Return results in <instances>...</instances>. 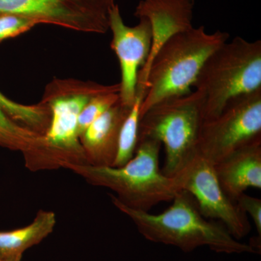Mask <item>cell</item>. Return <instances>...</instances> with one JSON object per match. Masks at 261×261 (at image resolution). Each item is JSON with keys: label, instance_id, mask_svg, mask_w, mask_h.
<instances>
[{"label": "cell", "instance_id": "obj_19", "mask_svg": "<svg viewBox=\"0 0 261 261\" xmlns=\"http://www.w3.org/2000/svg\"><path fill=\"white\" fill-rule=\"evenodd\" d=\"M36 25L35 20L20 15H0V42L28 32Z\"/></svg>", "mask_w": 261, "mask_h": 261}, {"label": "cell", "instance_id": "obj_14", "mask_svg": "<svg viewBox=\"0 0 261 261\" xmlns=\"http://www.w3.org/2000/svg\"><path fill=\"white\" fill-rule=\"evenodd\" d=\"M56 215L41 209L32 223L11 231H0V258L23 257L24 252L39 245L54 231Z\"/></svg>", "mask_w": 261, "mask_h": 261}, {"label": "cell", "instance_id": "obj_9", "mask_svg": "<svg viewBox=\"0 0 261 261\" xmlns=\"http://www.w3.org/2000/svg\"><path fill=\"white\" fill-rule=\"evenodd\" d=\"M115 0H0V15H20L38 24H51L84 33L109 30Z\"/></svg>", "mask_w": 261, "mask_h": 261}, {"label": "cell", "instance_id": "obj_7", "mask_svg": "<svg viewBox=\"0 0 261 261\" xmlns=\"http://www.w3.org/2000/svg\"><path fill=\"white\" fill-rule=\"evenodd\" d=\"M261 140V89L233 98L219 116L201 127L197 153L216 165Z\"/></svg>", "mask_w": 261, "mask_h": 261}, {"label": "cell", "instance_id": "obj_13", "mask_svg": "<svg viewBox=\"0 0 261 261\" xmlns=\"http://www.w3.org/2000/svg\"><path fill=\"white\" fill-rule=\"evenodd\" d=\"M216 176L226 195L236 201L248 188H261V140L229 154L214 165Z\"/></svg>", "mask_w": 261, "mask_h": 261}, {"label": "cell", "instance_id": "obj_6", "mask_svg": "<svg viewBox=\"0 0 261 261\" xmlns=\"http://www.w3.org/2000/svg\"><path fill=\"white\" fill-rule=\"evenodd\" d=\"M203 94L198 90L166 98L140 118L139 139L163 144L166 159L162 172L172 177L197 154L204 122Z\"/></svg>", "mask_w": 261, "mask_h": 261}, {"label": "cell", "instance_id": "obj_12", "mask_svg": "<svg viewBox=\"0 0 261 261\" xmlns=\"http://www.w3.org/2000/svg\"><path fill=\"white\" fill-rule=\"evenodd\" d=\"M130 108L119 101L84 130L80 140L87 164L96 167H113L118 152L120 132Z\"/></svg>", "mask_w": 261, "mask_h": 261}, {"label": "cell", "instance_id": "obj_16", "mask_svg": "<svg viewBox=\"0 0 261 261\" xmlns=\"http://www.w3.org/2000/svg\"><path fill=\"white\" fill-rule=\"evenodd\" d=\"M0 107L15 122L44 135L50 121V111L45 103L25 106L11 100L0 92Z\"/></svg>", "mask_w": 261, "mask_h": 261}, {"label": "cell", "instance_id": "obj_15", "mask_svg": "<svg viewBox=\"0 0 261 261\" xmlns=\"http://www.w3.org/2000/svg\"><path fill=\"white\" fill-rule=\"evenodd\" d=\"M42 135L19 124L0 107V146L21 152L25 167L32 171L37 165Z\"/></svg>", "mask_w": 261, "mask_h": 261}, {"label": "cell", "instance_id": "obj_1", "mask_svg": "<svg viewBox=\"0 0 261 261\" xmlns=\"http://www.w3.org/2000/svg\"><path fill=\"white\" fill-rule=\"evenodd\" d=\"M117 209L128 216L139 232L148 241L178 247L190 252L201 247H207L217 253H257L250 245L233 238L224 224L207 221L200 212L194 197L179 190L172 205L159 214L130 208L110 194Z\"/></svg>", "mask_w": 261, "mask_h": 261}, {"label": "cell", "instance_id": "obj_8", "mask_svg": "<svg viewBox=\"0 0 261 261\" xmlns=\"http://www.w3.org/2000/svg\"><path fill=\"white\" fill-rule=\"evenodd\" d=\"M172 177L178 190L194 197L205 218L219 221L237 240L250 233L251 225L247 215L225 193L214 164L208 160L197 153Z\"/></svg>", "mask_w": 261, "mask_h": 261}, {"label": "cell", "instance_id": "obj_20", "mask_svg": "<svg viewBox=\"0 0 261 261\" xmlns=\"http://www.w3.org/2000/svg\"><path fill=\"white\" fill-rule=\"evenodd\" d=\"M237 205L240 210L243 211L245 214H249L251 216L255 228H256L257 234L261 238V200L256 197H251L246 194H242L237 199Z\"/></svg>", "mask_w": 261, "mask_h": 261}, {"label": "cell", "instance_id": "obj_5", "mask_svg": "<svg viewBox=\"0 0 261 261\" xmlns=\"http://www.w3.org/2000/svg\"><path fill=\"white\" fill-rule=\"evenodd\" d=\"M203 94L204 121L219 116L233 98L261 89V41L236 37L207 58L194 84Z\"/></svg>", "mask_w": 261, "mask_h": 261}, {"label": "cell", "instance_id": "obj_17", "mask_svg": "<svg viewBox=\"0 0 261 261\" xmlns=\"http://www.w3.org/2000/svg\"><path fill=\"white\" fill-rule=\"evenodd\" d=\"M145 94L137 92L136 99L120 132L118 152L113 167H121L133 158L137 149L140 121V107Z\"/></svg>", "mask_w": 261, "mask_h": 261}, {"label": "cell", "instance_id": "obj_3", "mask_svg": "<svg viewBox=\"0 0 261 261\" xmlns=\"http://www.w3.org/2000/svg\"><path fill=\"white\" fill-rule=\"evenodd\" d=\"M162 144L151 139H139L133 158L121 167H96L88 164L68 165L89 185L109 189L123 205L149 211L161 202L172 200L179 190L174 178L160 170Z\"/></svg>", "mask_w": 261, "mask_h": 261}, {"label": "cell", "instance_id": "obj_18", "mask_svg": "<svg viewBox=\"0 0 261 261\" xmlns=\"http://www.w3.org/2000/svg\"><path fill=\"white\" fill-rule=\"evenodd\" d=\"M119 101V92H110L92 98L81 113L79 119L80 137L92 122Z\"/></svg>", "mask_w": 261, "mask_h": 261}, {"label": "cell", "instance_id": "obj_10", "mask_svg": "<svg viewBox=\"0 0 261 261\" xmlns=\"http://www.w3.org/2000/svg\"><path fill=\"white\" fill-rule=\"evenodd\" d=\"M109 29L113 34L111 48L121 66L120 102L130 108L137 95V77L145 65L152 45V29L148 20L140 18L135 27H128L122 18L119 6L115 4L110 11Z\"/></svg>", "mask_w": 261, "mask_h": 261}, {"label": "cell", "instance_id": "obj_11", "mask_svg": "<svg viewBox=\"0 0 261 261\" xmlns=\"http://www.w3.org/2000/svg\"><path fill=\"white\" fill-rule=\"evenodd\" d=\"M195 0H140L137 18L148 20L152 29V45L148 58L137 77V91L147 93V71L154 55L164 43L180 32L192 29Z\"/></svg>", "mask_w": 261, "mask_h": 261}, {"label": "cell", "instance_id": "obj_2", "mask_svg": "<svg viewBox=\"0 0 261 261\" xmlns=\"http://www.w3.org/2000/svg\"><path fill=\"white\" fill-rule=\"evenodd\" d=\"M120 83L102 85L73 80L53 81L41 102L50 111V121L42 136L40 171L87 164L79 133V119L87 103L96 96L119 92Z\"/></svg>", "mask_w": 261, "mask_h": 261}, {"label": "cell", "instance_id": "obj_4", "mask_svg": "<svg viewBox=\"0 0 261 261\" xmlns=\"http://www.w3.org/2000/svg\"><path fill=\"white\" fill-rule=\"evenodd\" d=\"M229 37V34L221 31L209 34L202 25L168 39L149 63L140 118L160 101L191 92L190 87L204 63Z\"/></svg>", "mask_w": 261, "mask_h": 261}, {"label": "cell", "instance_id": "obj_21", "mask_svg": "<svg viewBox=\"0 0 261 261\" xmlns=\"http://www.w3.org/2000/svg\"><path fill=\"white\" fill-rule=\"evenodd\" d=\"M22 257H6V258H0V261H21Z\"/></svg>", "mask_w": 261, "mask_h": 261}]
</instances>
